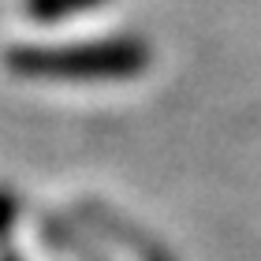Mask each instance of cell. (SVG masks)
I'll list each match as a JSON object with an SVG mask.
<instances>
[{
    "label": "cell",
    "mask_w": 261,
    "mask_h": 261,
    "mask_svg": "<svg viewBox=\"0 0 261 261\" xmlns=\"http://www.w3.org/2000/svg\"><path fill=\"white\" fill-rule=\"evenodd\" d=\"M153 53L146 38L120 34L86 45H19L4 53V67L27 82H120L149 67Z\"/></svg>",
    "instance_id": "obj_1"
},
{
    "label": "cell",
    "mask_w": 261,
    "mask_h": 261,
    "mask_svg": "<svg viewBox=\"0 0 261 261\" xmlns=\"http://www.w3.org/2000/svg\"><path fill=\"white\" fill-rule=\"evenodd\" d=\"M97 4H105V0H22V11L34 22H56V19L79 15V11L97 8Z\"/></svg>",
    "instance_id": "obj_2"
},
{
    "label": "cell",
    "mask_w": 261,
    "mask_h": 261,
    "mask_svg": "<svg viewBox=\"0 0 261 261\" xmlns=\"http://www.w3.org/2000/svg\"><path fill=\"white\" fill-rule=\"evenodd\" d=\"M19 201L0 187V261H19V254L11 250V224H15Z\"/></svg>",
    "instance_id": "obj_3"
}]
</instances>
